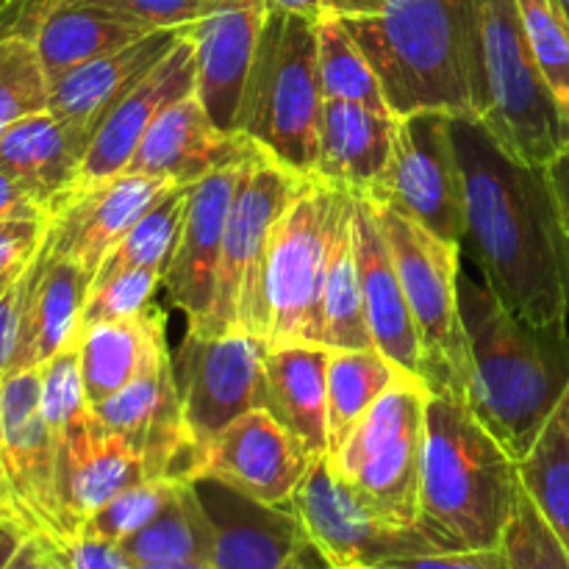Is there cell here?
Here are the masks:
<instances>
[{
  "label": "cell",
  "mask_w": 569,
  "mask_h": 569,
  "mask_svg": "<svg viewBox=\"0 0 569 569\" xmlns=\"http://www.w3.org/2000/svg\"><path fill=\"white\" fill-rule=\"evenodd\" d=\"M317 70L326 100H350L381 114H392L367 56L348 28L328 11L317 17Z\"/></svg>",
  "instance_id": "d590c367"
},
{
  "label": "cell",
  "mask_w": 569,
  "mask_h": 569,
  "mask_svg": "<svg viewBox=\"0 0 569 569\" xmlns=\"http://www.w3.org/2000/svg\"><path fill=\"white\" fill-rule=\"evenodd\" d=\"M150 28L139 26L106 0H53L44 11L33 44L50 83L64 72L137 42Z\"/></svg>",
  "instance_id": "f546056e"
},
{
  "label": "cell",
  "mask_w": 569,
  "mask_h": 569,
  "mask_svg": "<svg viewBox=\"0 0 569 569\" xmlns=\"http://www.w3.org/2000/svg\"><path fill=\"white\" fill-rule=\"evenodd\" d=\"M267 339L244 331H187L172 356L189 442L203 450L250 409H264Z\"/></svg>",
  "instance_id": "8fae6325"
},
{
  "label": "cell",
  "mask_w": 569,
  "mask_h": 569,
  "mask_svg": "<svg viewBox=\"0 0 569 569\" xmlns=\"http://www.w3.org/2000/svg\"><path fill=\"white\" fill-rule=\"evenodd\" d=\"M106 3L137 20L139 26L159 31V28H187L211 14L259 0H106Z\"/></svg>",
  "instance_id": "ee69618b"
},
{
  "label": "cell",
  "mask_w": 569,
  "mask_h": 569,
  "mask_svg": "<svg viewBox=\"0 0 569 569\" xmlns=\"http://www.w3.org/2000/svg\"><path fill=\"white\" fill-rule=\"evenodd\" d=\"M353 569H370V567H353Z\"/></svg>",
  "instance_id": "6125c7cd"
},
{
  "label": "cell",
  "mask_w": 569,
  "mask_h": 569,
  "mask_svg": "<svg viewBox=\"0 0 569 569\" xmlns=\"http://www.w3.org/2000/svg\"><path fill=\"white\" fill-rule=\"evenodd\" d=\"M211 522L192 481H178L164 509L120 545L133 565L211 559Z\"/></svg>",
  "instance_id": "d6a6232c"
},
{
  "label": "cell",
  "mask_w": 569,
  "mask_h": 569,
  "mask_svg": "<svg viewBox=\"0 0 569 569\" xmlns=\"http://www.w3.org/2000/svg\"><path fill=\"white\" fill-rule=\"evenodd\" d=\"M372 200V198H370ZM398 267L422 348V381L431 392L465 395L467 337L459 311L461 244H450L387 200H372Z\"/></svg>",
  "instance_id": "9c48e42d"
},
{
  "label": "cell",
  "mask_w": 569,
  "mask_h": 569,
  "mask_svg": "<svg viewBox=\"0 0 569 569\" xmlns=\"http://www.w3.org/2000/svg\"><path fill=\"white\" fill-rule=\"evenodd\" d=\"M459 311L467 337V406L511 459L522 461L569 387L567 337L526 326L465 264V256Z\"/></svg>",
  "instance_id": "7a4b0ae2"
},
{
  "label": "cell",
  "mask_w": 569,
  "mask_h": 569,
  "mask_svg": "<svg viewBox=\"0 0 569 569\" xmlns=\"http://www.w3.org/2000/svg\"><path fill=\"white\" fill-rule=\"evenodd\" d=\"M20 333L9 372L39 370L61 350L78 345L92 276L72 259L50 253L42 242L26 270ZM6 372V376H9Z\"/></svg>",
  "instance_id": "603a6c76"
},
{
  "label": "cell",
  "mask_w": 569,
  "mask_h": 569,
  "mask_svg": "<svg viewBox=\"0 0 569 569\" xmlns=\"http://www.w3.org/2000/svg\"><path fill=\"white\" fill-rule=\"evenodd\" d=\"M264 11L267 3L259 0V3L226 9L183 28L192 39L194 61H198L194 94L209 120L222 133H233V137H239V114H242L244 92L253 72Z\"/></svg>",
  "instance_id": "cb8c5ba5"
},
{
  "label": "cell",
  "mask_w": 569,
  "mask_h": 569,
  "mask_svg": "<svg viewBox=\"0 0 569 569\" xmlns=\"http://www.w3.org/2000/svg\"><path fill=\"white\" fill-rule=\"evenodd\" d=\"M50 545L64 569H137L120 545L87 537V533H76V537Z\"/></svg>",
  "instance_id": "bcb514c9"
},
{
  "label": "cell",
  "mask_w": 569,
  "mask_h": 569,
  "mask_svg": "<svg viewBox=\"0 0 569 569\" xmlns=\"http://www.w3.org/2000/svg\"><path fill=\"white\" fill-rule=\"evenodd\" d=\"M289 509L300 517L333 569H372L392 556L433 550L417 528H395L372 515L359 495L339 481L326 453L315 456L289 500Z\"/></svg>",
  "instance_id": "2e32d148"
},
{
  "label": "cell",
  "mask_w": 569,
  "mask_h": 569,
  "mask_svg": "<svg viewBox=\"0 0 569 569\" xmlns=\"http://www.w3.org/2000/svg\"><path fill=\"white\" fill-rule=\"evenodd\" d=\"M83 148L50 111L26 117L0 133V170L14 178L53 220L76 194Z\"/></svg>",
  "instance_id": "4316f807"
},
{
  "label": "cell",
  "mask_w": 569,
  "mask_h": 569,
  "mask_svg": "<svg viewBox=\"0 0 569 569\" xmlns=\"http://www.w3.org/2000/svg\"><path fill=\"white\" fill-rule=\"evenodd\" d=\"M333 187L317 176L303 178L272 228L267 300V345H322V281H326L328 233Z\"/></svg>",
  "instance_id": "30bf717a"
},
{
  "label": "cell",
  "mask_w": 569,
  "mask_h": 569,
  "mask_svg": "<svg viewBox=\"0 0 569 569\" xmlns=\"http://www.w3.org/2000/svg\"><path fill=\"white\" fill-rule=\"evenodd\" d=\"M50 3H53V0H11V3L0 11V42H3L9 33H14L17 28H28L31 33H37L39 22H42Z\"/></svg>",
  "instance_id": "816d5d0a"
},
{
  "label": "cell",
  "mask_w": 569,
  "mask_h": 569,
  "mask_svg": "<svg viewBox=\"0 0 569 569\" xmlns=\"http://www.w3.org/2000/svg\"><path fill=\"white\" fill-rule=\"evenodd\" d=\"M198 87V61L194 44L181 33L176 48L106 114L100 128L89 142L87 156L81 161L76 192L92 189L98 183L122 176L137 153L139 142L148 128L178 100L194 94Z\"/></svg>",
  "instance_id": "ac0fdd59"
},
{
  "label": "cell",
  "mask_w": 569,
  "mask_h": 569,
  "mask_svg": "<svg viewBox=\"0 0 569 569\" xmlns=\"http://www.w3.org/2000/svg\"><path fill=\"white\" fill-rule=\"evenodd\" d=\"M472 117L528 167H545L569 144V126L539 72L517 0H472Z\"/></svg>",
  "instance_id": "5b68a950"
},
{
  "label": "cell",
  "mask_w": 569,
  "mask_h": 569,
  "mask_svg": "<svg viewBox=\"0 0 569 569\" xmlns=\"http://www.w3.org/2000/svg\"><path fill=\"white\" fill-rule=\"evenodd\" d=\"M176 483L178 481H164V478H144V481L133 483L126 492L111 498L103 509L94 511L78 533L122 545L164 509Z\"/></svg>",
  "instance_id": "ab89813d"
},
{
  "label": "cell",
  "mask_w": 569,
  "mask_h": 569,
  "mask_svg": "<svg viewBox=\"0 0 569 569\" xmlns=\"http://www.w3.org/2000/svg\"><path fill=\"white\" fill-rule=\"evenodd\" d=\"M503 550L511 569H569V550L539 515L526 489L520 492L515 517L506 528Z\"/></svg>",
  "instance_id": "b9f144b4"
},
{
  "label": "cell",
  "mask_w": 569,
  "mask_h": 569,
  "mask_svg": "<svg viewBox=\"0 0 569 569\" xmlns=\"http://www.w3.org/2000/svg\"><path fill=\"white\" fill-rule=\"evenodd\" d=\"M465 181L461 253L483 281L537 331L567 337V283L548 176L506 153L476 117H453Z\"/></svg>",
  "instance_id": "6da1fadb"
},
{
  "label": "cell",
  "mask_w": 569,
  "mask_h": 569,
  "mask_svg": "<svg viewBox=\"0 0 569 569\" xmlns=\"http://www.w3.org/2000/svg\"><path fill=\"white\" fill-rule=\"evenodd\" d=\"M56 439V489H59L64 539L76 537L83 522L111 498L144 481V461L120 433L109 431L89 411Z\"/></svg>",
  "instance_id": "d6986e66"
},
{
  "label": "cell",
  "mask_w": 569,
  "mask_h": 569,
  "mask_svg": "<svg viewBox=\"0 0 569 569\" xmlns=\"http://www.w3.org/2000/svg\"><path fill=\"white\" fill-rule=\"evenodd\" d=\"M367 198L395 203L445 242H465V181L456 159L453 117L445 111L398 117L387 172Z\"/></svg>",
  "instance_id": "7c38bea8"
},
{
  "label": "cell",
  "mask_w": 569,
  "mask_h": 569,
  "mask_svg": "<svg viewBox=\"0 0 569 569\" xmlns=\"http://www.w3.org/2000/svg\"><path fill=\"white\" fill-rule=\"evenodd\" d=\"M400 372L381 350H331L328 359V450L337 448Z\"/></svg>",
  "instance_id": "e575fe53"
},
{
  "label": "cell",
  "mask_w": 569,
  "mask_h": 569,
  "mask_svg": "<svg viewBox=\"0 0 569 569\" xmlns=\"http://www.w3.org/2000/svg\"><path fill=\"white\" fill-rule=\"evenodd\" d=\"M322 345L331 350L376 348L365 315L359 248H356V194L333 187L328 233L326 281H322Z\"/></svg>",
  "instance_id": "4dcf8cb0"
},
{
  "label": "cell",
  "mask_w": 569,
  "mask_h": 569,
  "mask_svg": "<svg viewBox=\"0 0 569 569\" xmlns=\"http://www.w3.org/2000/svg\"><path fill=\"white\" fill-rule=\"evenodd\" d=\"M381 81L395 117H472V0H320Z\"/></svg>",
  "instance_id": "3957f363"
},
{
  "label": "cell",
  "mask_w": 569,
  "mask_h": 569,
  "mask_svg": "<svg viewBox=\"0 0 569 569\" xmlns=\"http://www.w3.org/2000/svg\"><path fill=\"white\" fill-rule=\"evenodd\" d=\"M556 3L561 6V11H565V17L569 20V0H556Z\"/></svg>",
  "instance_id": "91938a15"
},
{
  "label": "cell",
  "mask_w": 569,
  "mask_h": 569,
  "mask_svg": "<svg viewBox=\"0 0 569 569\" xmlns=\"http://www.w3.org/2000/svg\"><path fill=\"white\" fill-rule=\"evenodd\" d=\"M92 415L109 431L120 433L144 461V476L164 481H192L200 453L187 437L178 398L176 370L167 339L148 353L137 376Z\"/></svg>",
  "instance_id": "4fadbf2b"
},
{
  "label": "cell",
  "mask_w": 569,
  "mask_h": 569,
  "mask_svg": "<svg viewBox=\"0 0 569 569\" xmlns=\"http://www.w3.org/2000/svg\"><path fill=\"white\" fill-rule=\"evenodd\" d=\"M0 453L22 526L50 542L64 539L56 489V439L42 411L39 370L9 372L0 381Z\"/></svg>",
  "instance_id": "5bb4252c"
},
{
  "label": "cell",
  "mask_w": 569,
  "mask_h": 569,
  "mask_svg": "<svg viewBox=\"0 0 569 569\" xmlns=\"http://www.w3.org/2000/svg\"><path fill=\"white\" fill-rule=\"evenodd\" d=\"M50 222L0 220V278L20 276L39 253Z\"/></svg>",
  "instance_id": "7dc6e473"
},
{
  "label": "cell",
  "mask_w": 569,
  "mask_h": 569,
  "mask_svg": "<svg viewBox=\"0 0 569 569\" xmlns=\"http://www.w3.org/2000/svg\"><path fill=\"white\" fill-rule=\"evenodd\" d=\"M137 569H211L206 561H144Z\"/></svg>",
  "instance_id": "6f0895ef"
},
{
  "label": "cell",
  "mask_w": 569,
  "mask_h": 569,
  "mask_svg": "<svg viewBox=\"0 0 569 569\" xmlns=\"http://www.w3.org/2000/svg\"><path fill=\"white\" fill-rule=\"evenodd\" d=\"M520 465L481 426L465 395L431 392L417 531L433 550L500 548L520 500Z\"/></svg>",
  "instance_id": "277c9868"
},
{
  "label": "cell",
  "mask_w": 569,
  "mask_h": 569,
  "mask_svg": "<svg viewBox=\"0 0 569 569\" xmlns=\"http://www.w3.org/2000/svg\"><path fill=\"white\" fill-rule=\"evenodd\" d=\"M183 28H159L137 42L87 61L50 83L48 111L61 120L87 156L89 142L111 109L176 48Z\"/></svg>",
  "instance_id": "7402d4cb"
},
{
  "label": "cell",
  "mask_w": 569,
  "mask_h": 569,
  "mask_svg": "<svg viewBox=\"0 0 569 569\" xmlns=\"http://www.w3.org/2000/svg\"><path fill=\"white\" fill-rule=\"evenodd\" d=\"M395 120L350 100H326L315 176L353 194H372L392 156Z\"/></svg>",
  "instance_id": "83f0119b"
},
{
  "label": "cell",
  "mask_w": 569,
  "mask_h": 569,
  "mask_svg": "<svg viewBox=\"0 0 569 569\" xmlns=\"http://www.w3.org/2000/svg\"><path fill=\"white\" fill-rule=\"evenodd\" d=\"M326 94L317 70V17L267 6L239 137L295 176H315Z\"/></svg>",
  "instance_id": "8992f818"
},
{
  "label": "cell",
  "mask_w": 569,
  "mask_h": 569,
  "mask_svg": "<svg viewBox=\"0 0 569 569\" xmlns=\"http://www.w3.org/2000/svg\"><path fill=\"white\" fill-rule=\"evenodd\" d=\"M189 187L172 183L137 222L131 231L120 239L114 250L106 256L98 276L120 270H159L167 272L172 253H176L178 237H181L183 217H187Z\"/></svg>",
  "instance_id": "8d00e7d4"
},
{
  "label": "cell",
  "mask_w": 569,
  "mask_h": 569,
  "mask_svg": "<svg viewBox=\"0 0 569 569\" xmlns=\"http://www.w3.org/2000/svg\"><path fill=\"white\" fill-rule=\"evenodd\" d=\"M6 569H64L59 565L53 553V545H50L48 537H39V533H31L26 539V545L20 548V553L14 556Z\"/></svg>",
  "instance_id": "f5cc1de1"
},
{
  "label": "cell",
  "mask_w": 569,
  "mask_h": 569,
  "mask_svg": "<svg viewBox=\"0 0 569 569\" xmlns=\"http://www.w3.org/2000/svg\"><path fill=\"white\" fill-rule=\"evenodd\" d=\"M328 359L317 342L267 345L264 409L311 456L328 453Z\"/></svg>",
  "instance_id": "f1b7e54d"
},
{
  "label": "cell",
  "mask_w": 569,
  "mask_h": 569,
  "mask_svg": "<svg viewBox=\"0 0 569 569\" xmlns=\"http://www.w3.org/2000/svg\"><path fill=\"white\" fill-rule=\"evenodd\" d=\"M250 150L253 144L248 139L222 133L209 120L198 94H189L148 128L126 172L192 187L209 172L242 164Z\"/></svg>",
  "instance_id": "d4e9b609"
},
{
  "label": "cell",
  "mask_w": 569,
  "mask_h": 569,
  "mask_svg": "<svg viewBox=\"0 0 569 569\" xmlns=\"http://www.w3.org/2000/svg\"><path fill=\"white\" fill-rule=\"evenodd\" d=\"M315 456L267 409H250L203 450L194 478H211L267 506H289ZM192 478V481H194Z\"/></svg>",
  "instance_id": "e0dca14e"
},
{
  "label": "cell",
  "mask_w": 569,
  "mask_h": 569,
  "mask_svg": "<svg viewBox=\"0 0 569 569\" xmlns=\"http://www.w3.org/2000/svg\"><path fill=\"white\" fill-rule=\"evenodd\" d=\"M161 339H167V315L156 309V303L139 317L103 320L81 328L78 361L89 406L103 403L120 392Z\"/></svg>",
  "instance_id": "1f68e13d"
},
{
  "label": "cell",
  "mask_w": 569,
  "mask_h": 569,
  "mask_svg": "<svg viewBox=\"0 0 569 569\" xmlns=\"http://www.w3.org/2000/svg\"><path fill=\"white\" fill-rule=\"evenodd\" d=\"M211 522V569H333L289 506H267L211 478H194Z\"/></svg>",
  "instance_id": "9a60e30c"
},
{
  "label": "cell",
  "mask_w": 569,
  "mask_h": 569,
  "mask_svg": "<svg viewBox=\"0 0 569 569\" xmlns=\"http://www.w3.org/2000/svg\"><path fill=\"white\" fill-rule=\"evenodd\" d=\"M9 3H11V0H0V11H3Z\"/></svg>",
  "instance_id": "94428289"
},
{
  "label": "cell",
  "mask_w": 569,
  "mask_h": 569,
  "mask_svg": "<svg viewBox=\"0 0 569 569\" xmlns=\"http://www.w3.org/2000/svg\"><path fill=\"white\" fill-rule=\"evenodd\" d=\"M0 520H17L14 511V500H11V489H9V478H6V467H3V453H0Z\"/></svg>",
  "instance_id": "11a10c76"
},
{
  "label": "cell",
  "mask_w": 569,
  "mask_h": 569,
  "mask_svg": "<svg viewBox=\"0 0 569 569\" xmlns=\"http://www.w3.org/2000/svg\"><path fill=\"white\" fill-rule=\"evenodd\" d=\"M0 220H37L50 222L42 206L14 181L0 170Z\"/></svg>",
  "instance_id": "f907efd6"
},
{
  "label": "cell",
  "mask_w": 569,
  "mask_h": 569,
  "mask_svg": "<svg viewBox=\"0 0 569 569\" xmlns=\"http://www.w3.org/2000/svg\"><path fill=\"white\" fill-rule=\"evenodd\" d=\"M42 376V411L50 431L61 433L92 411L87 392H83L81 361H78V345L61 350L53 359L39 367Z\"/></svg>",
  "instance_id": "7bdbcfd3"
},
{
  "label": "cell",
  "mask_w": 569,
  "mask_h": 569,
  "mask_svg": "<svg viewBox=\"0 0 569 569\" xmlns=\"http://www.w3.org/2000/svg\"><path fill=\"white\" fill-rule=\"evenodd\" d=\"M50 78L44 72L33 33L17 28L0 42V133L26 117L48 111Z\"/></svg>",
  "instance_id": "74e56055"
},
{
  "label": "cell",
  "mask_w": 569,
  "mask_h": 569,
  "mask_svg": "<svg viewBox=\"0 0 569 569\" xmlns=\"http://www.w3.org/2000/svg\"><path fill=\"white\" fill-rule=\"evenodd\" d=\"M28 270V267H26ZM26 272L0 295V381L6 378L11 365V356L17 348V333H20L22 300H26Z\"/></svg>",
  "instance_id": "681fc988"
},
{
  "label": "cell",
  "mask_w": 569,
  "mask_h": 569,
  "mask_svg": "<svg viewBox=\"0 0 569 569\" xmlns=\"http://www.w3.org/2000/svg\"><path fill=\"white\" fill-rule=\"evenodd\" d=\"M28 537H31V531L22 522L0 520V569H6L14 561V556L20 553Z\"/></svg>",
  "instance_id": "db71d44e"
},
{
  "label": "cell",
  "mask_w": 569,
  "mask_h": 569,
  "mask_svg": "<svg viewBox=\"0 0 569 569\" xmlns=\"http://www.w3.org/2000/svg\"><path fill=\"white\" fill-rule=\"evenodd\" d=\"M237 178L239 164H233L209 172L189 187L181 237L164 272V289L170 295V303L187 320V331H203L211 317L222 233H226Z\"/></svg>",
  "instance_id": "ffe728a7"
},
{
  "label": "cell",
  "mask_w": 569,
  "mask_h": 569,
  "mask_svg": "<svg viewBox=\"0 0 569 569\" xmlns=\"http://www.w3.org/2000/svg\"><path fill=\"white\" fill-rule=\"evenodd\" d=\"M520 465V483L569 550V387Z\"/></svg>",
  "instance_id": "836d02e7"
},
{
  "label": "cell",
  "mask_w": 569,
  "mask_h": 569,
  "mask_svg": "<svg viewBox=\"0 0 569 569\" xmlns=\"http://www.w3.org/2000/svg\"><path fill=\"white\" fill-rule=\"evenodd\" d=\"M550 194H553L556 222H559V244H561V267H565L567 300H569V144L545 167Z\"/></svg>",
  "instance_id": "c3c4849f"
},
{
  "label": "cell",
  "mask_w": 569,
  "mask_h": 569,
  "mask_svg": "<svg viewBox=\"0 0 569 569\" xmlns=\"http://www.w3.org/2000/svg\"><path fill=\"white\" fill-rule=\"evenodd\" d=\"M528 44L569 126V20L556 0H517Z\"/></svg>",
  "instance_id": "f35d334b"
},
{
  "label": "cell",
  "mask_w": 569,
  "mask_h": 569,
  "mask_svg": "<svg viewBox=\"0 0 569 569\" xmlns=\"http://www.w3.org/2000/svg\"><path fill=\"white\" fill-rule=\"evenodd\" d=\"M264 3L278 6V9H287V11H298V14H306V17L322 14L320 0H264Z\"/></svg>",
  "instance_id": "9f6ffc18"
},
{
  "label": "cell",
  "mask_w": 569,
  "mask_h": 569,
  "mask_svg": "<svg viewBox=\"0 0 569 569\" xmlns=\"http://www.w3.org/2000/svg\"><path fill=\"white\" fill-rule=\"evenodd\" d=\"M22 272H26V270H22ZM22 272H20V276H22ZM20 276H9V278H0V295H3V292H6V289H9V287H11V283H14V281H17V278H20Z\"/></svg>",
  "instance_id": "680465c9"
},
{
  "label": "cell",
  "mask_w": 569,
  "mask_h": 569,
  "mask_svg": "<svg viewBox=\"0 0 569 569\" xmlns=\"http://www.w3.org/2000/svg\"><path fill=\"white\" fill-rule=\"evenodd\" d=\"M356 248H359L365 315L376 350H381L406 376L422 378L420 333L383 228L376 217V206L367 194H356Z\"/></svg>",
  "instance_id": "484cf974"
},
{
  "label": "cell",
  "mask_w": 569,
  "mask_h": 569,
  "mask_svg": "<svg viewBox=\"0 0 569 569\" xmlns=\"http://www.w3.org/2000/svg\"><path fill=\"white\" fill-rule=\"evenodd\" d=\"M159 287H164V272L159 270H120L92 278L81 328L144 315L153 306Z\"/></svg>",
  "instance_id": "60d3db41"
},
{
  "label": "cell",
  "mask_w": 569,
  "mask_h": 569,
  "mask_svg": "<svg viewBox=\"0 0 569 569\" xmlns=\"http://www.w3.org/2000/svg\"><path fill=\"white\" fill-rule=\"evenodd\" d=\"M170 187L172 183L161 178L122 172L111 181L76 192L50 220L44 242L50 253L72 259L94 278L106 256Z\"/></svg>",
  "instance_id": "44dd1931"
},
{
  "label": "cell",
  "mask_w": 569,
  "mask_h": 569,
  "mask_svg": "<svg viewBox=\"0 0 569 569\" xmlns=\"http://www.w3.org/2000/svg\"><path fill=\"white\" fill-rule=\"evenodd\" d=\"M303 176L272 161L259 148L239 164L237 189L222 233L217 292L203 331H244L267 339L270 300H267V264H270L272 228L287 209Z\"/></svg>",
  "instance_id": "ba28073f"
},
{
  "label": "cell",
  "mask_w": 569,
  "mask_h": 569,
  "mask_svg": "<svg viewBox=\"0 0 569 569\" xmlns=\"http://www.w3.org/2000/svg\"><path fill=\"white\" fill-rule=\"evenodd\" d=\"M428 398L431 389L422 378L398 376L326 453L339 481L395 528H417Z\"/></svg>",
  "instance_id": "52a82bcc"
},
{
  "label": "cell",
  "mask_w": 569,
  "mask_h": 569,
  "mask_svg": "<svg viewBox=\"0 0 569 569\" xmlns=\"http://www.w3.org/2000/svg\"><path fill=\"white\" fill-rule=\"evenodd\" d=\"M372 569H511L503 545L483 550H426V553L392 556Z\"/></svg>",
  "instance_id": "f6af8a7d"
}]
</instances>
